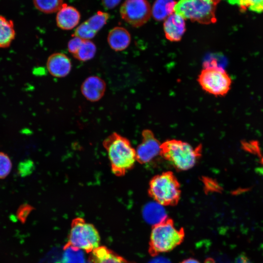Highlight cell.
Instances as JSON below:
<instances>
[{"label":"cell","mask_w":263,"mask_h":263,"mask_svg":"<svg viewBox=\"0 0 263 263\" xmlns=\"http://www.w3.org/2000/svg\"><path fill=\"white\" fill-rule=\"evenodd\" d=\"M80 15L78 11L72 6L63 4L56 17L57 26L60 29L69 30L79 23Z\"/></svg>","instance_id":"cell-13"},{"label":"cell","mask_w":263,"mask_h":263,"mask_svg":"<svg viewBox=\"0 0 263 263\" xmlns=\"http://www.w3.org/2000/svg\"><path fill=\"white\" fill-rule=\"evenodd\" d=\"M176 3L174 0H156L151 9L152 17L157 21L165 20L174 13Z\"/></svg>","instance_id":"cell-18"},{"label":"cell","mask_w":263,"mask_h":263,"mask_svg":"<svg viewBox=\"0 0 263 263\" xmlns=\"http://www.w3.org/2000/svg\"><path fill=\"white\" fill-rule=\"evenodd\" d=\"M88 263H93L91 259L89 261V262Z\"/></svg>","instance_id":"cell-32"},{"label":"cell","mask_w":263,"mask_h":263,"mask_svg":"<svg viewBox=\"0 0 263 263\" xmlns=\"http://www.w3.org/2000/svg\"><path fill=\"white\" fill-rule=\"evenodd\" d=\"M201 150V146L194 148L181 140H168L161 144L160 155L176 169L186 170L195 165Z\"/></svg>","instance_id":"cell-2"},{"label":"cell","mask_w":263,"mask_h":263,"mask_svg":"<svg viewBox=\"0 0 263 263\" xmlns=\"http://www.w3.org/2000/svg\"><path fill=\"white\" fill-rule=\"evenodd\" d=\"M217 3L213 0H179L176 2L174 13L185 19L201 24L215 23Z\"/></svg>","instance_id":"cell-4"},{"label":"cell","mask_w":263,"mask_h":263,"mask_svg":"<svg viewBox=\"0 0 263 263\" xmlns=\"http://www.w3.org/2000/svg\"><path fill=\"white\" fill-rule=\"evenodd\" d=\"M106 88L105 82L98 76L88 77L81 86V92L85 98L91 102L99 101L104 95Z\"/></svg>","instance_id":"cell-12"},{"label":"cell","mask_w":263,"mask_h":263,"mask_svg":"<svg viewBox=\"0 0 263 263\" xmlns=\"http://www.w3.org/2000/svg\"><path fill=\"white\" fill-rule=\"evenodd\" d=\"M197 81L204 91L216 96L226 95L232 84L227 72L216 65L206 66L199 74Z\"/></svg>","instance_id":"cell-5"},{"label":"cell","mask_w":263,"mask_h":263,"mask_svg":"<svg viewBox=\"0 0 263 263\" xmlns=\"http://www.w3.org/2000/svg\"><path fill=\"white\" fill-rule=\"evenodd\" d=\"M144 220L153 226L167 220V214L163 206L157 202L150 203L145 206L142 211Z\"/></svg>","instance_id":"cell-15"},{"label":"cell","mask_w":263,"mask_h":263,"mask_svg":"<svg viewBox=\"0 0 263 263\" xmlns=\"http://www.w3.org/2000/svg\"><path fill=\"white\" fill-rule=\"evenodd\" d=\"M213 0L217 4L220 1V0Z\"/></svg>","instance_id":"cell-31"},{"label":"cell","mask_w":263,"mask_h":263,"mask_svg":"<svg viewBox=\"0 0 263 263\" xmlns=\"http://www.w3.org/2000/svg\"><path fill=\"white\" fill-rule=\"evenodd\" d=\"M181 263H200L198 261L193 258L187 259L183 261Z\"/></svg>","instance_id":"cell-30"},{"label":"cell","mask_w":263,"mask_h":263,"mask_svg":"<svg viewBox=\"0 0 263 263\" xmlns=\"http://www.w3.org/2000/svg\"><path fill=\"white\" fill-rule=\"evenodd\" d=\"M120 13L126 22L135 27L145 24L151 15L147 0H126L120 7Z\"/></svg>","instance_id":"cell-8"},{"label":"cell","mask_w":263,"mask_h":263,"mask_svg":"<svg viewBox=\"0 0 263 263\" xmlns=\"http://www.w3.org/2000/svg\"><path fill=\"white\" fill-rule=\"evenodd\" d=\"M110 162L111 170L117 177H121L132 169L136 161V150L130 140L114 132L103 141Z\"/></svg>","instance_id":"cell-1"},{"label":"cell","mask_w":263,"mask_h":263,"mask_svg":"<svg viewBox=\"0 0 263 263\" xmlns=\"http://www.w3.org/2000/svg\"><path fill=\"white\" fill-rule=\"evenodd\" d=\"M148 263H171V262L165 257L157 256L151 259Z\"/></svg>","instance_id":"cell-28"},{"label":"cell","mask_w":263,"mask_h":263,"mask_svg":"<svg viewBox=\"0 0 263 263\" xmlns=\"http://www.w3.org/2000/svg\"><path fill=\"white\" fill-rule=\"evenodd\" d=\"M12 167L11 160L9 156L0 152V179L6 177L10 173Z\"/></svg>","instance_id":"cell-24"},{"label":"cell","mask_w":263,"mask_h":263,"mask_svg":"<svg viewBox=\"0 0 263 263\" xmlns=\"http://www.w3.org/2000/svg\"><path fill=\"white\" fill-rule=\"evenodd\" d=\"M32 209V207L28 204H24L20 206L18 210V216L19 218L22 220L25 219Z\"/></svg>","instance_id":"cell-26"},{"label":"cell","mask_w":263,"mask_h":263,"mask_svg":"<svg viewBox=\"0 0 263 263\" xmlns=\"http://www.w3.org/2000/svg\"><path fill=\"white\" fill-rule=\"evenodd\" d=\"M235 263H253L245 254H241L236 260Z\"/></svg>","instance_id":"cell-29"},{"label":"cell","mask_w":263,"mask_h":263,"mask_svg":"<svg viewBox=\"0 0 263 263\" xmlns=\"http://www.w3.org/2000/svg\"><path fill=\"white\" fill-rule=\"evenodd\" d=\"M109 18L108 13L99 11L90 18L86 22L90 27L97 33L104 26Z\"/></svg>","instance_id":"cell-22"},{"label":"cell","mask_w":263,"mask_h":263,"mask_svg":"<svg viewBox=\"0 0 263 263\" xmlns=\"http://www.w3.org/2000/svg\"><path fill=\"white\" fill-rule=\"evenodd\" d=\"M46 68L51 75L61 78L70 73L72 69V63L70 59L65 54L54 53L48 57Z\"/></svg>","instance_id":"cell-11"},{"label":"cell","mask_w":263,"mask_h":263,"mask_svg":"<svg viewBox=\"0 0 263 263\" xmlns=\"http://www.w3.org/2000/svg\"><path fill=\"white\" fill-rule=\"evenodd\" d=\"M96 32L93 30L86 21L79 25L75 30L74 36L83 40H90L94 37Z\"/></svg>","instance_id":"cell-23"},{"label":"cell","mask_w":263,"mask_h":263,"mask_svg":"<svg viewBox=\"0 0 263 263\" xmlns=\"http://www.w3.org/2000/svg\"><path fill=\"white\" fill-rule=\"evenodd\" d=\"M185 19L173 13L164 20L163 29L166 38L171 42L180 41L186 30Z\"/></svg>","instance_id":"cell-10"},{"label":"cell","mask_w":263,"mask_h":263,"mask_svg":"<svg viewBox=\"0 0 263 263\" xmlns=\"http://www.w3.org/2000/svg\"><path fill=\"white\" fill-rule=\"evenodd\" d=\"M183 237V231L167 219L153 226L150 238V248L157 253L169 252L179 245Z\"/></svg>","instance_id":"cell-6"},{"label":"cell","mask_w":263,"mask_h":263,"mask_svg":"<svg viewBox=\"0 0 263 263\" xmlns=\"http://www.w3.org/2000/svg\"><path fill=\"white\" fill-rule=\"evenodd\" d=\"M107 41L112 49L115 51H122L129 46L131 36L126 28L117 26L112 29L109 32Z\"/></svg>","instance_id":"cell-14"},{"label":"cell","mask_w":263,"mask_h":263,"mask_svg":"<svg viewBox=\"0 0 263 263\" xmlns=\"http://www.w3.org/2000/svg\"><path fill=\"white\" fill-rule=\"evenodd\" d=\"M96 52L95 44L90 40H83L77 52L73 56L81 61H86L92 59Z\"/></svg>","instance_id":"cell-19"},{"label":"cell","mask_w":263,"mask_h":263,"mask_svg":"<svg viewBox=\"0 0 263 263\" xmlns=\"http://www.w3.org/2000/svg\"><path fill=\"white\" fill-rule=\"evenodd\" d=\"M142 141L136 150V161L141 164L151 162L161 153V144L149 130H145L142 132Z\"/></svg>","instance_id":"cell-9"},{"label":"cell","mask_w":263,"mask_h":263,"mask_svg":"<svg viewBox=\"0 0 263 263\" xmlns=\"http://www.w3.org/2000/svg\"><path fill=\"white\" fill-rule=\"evenodd\" d=\"M92 253L91 260L93 263H129L105 246H99Z\"/></svg>","instance_id":"cell-17"},{"label":"cell","mask_w":263,"mask_h":263,"mask_svg":"<svg viewBox=\"0 0 263 263\" xmlns=\"http://www.w3.org/2000/svg\"><path fill=\"white\" fill-rule=\"evenodd\" d=\"M16 37V31L12 20L0 16V48H9Z\"/></svg>","instance_id":"cell-16"},{"label":"cell","mask_w":263,"mask_h":263,"mask_svg":"<svg viewBox=\"0 0 263 263\" xmlns=\"http://www.w3.org/2000/svg\"><path fill=\"white\" fill-rule=\"evenodd\" d=\"M84 40L74 37L71 39L68 43L67 48L68 51L73 56L76 54L81 45Z\"/></svg>","instance_id":"cell-25"},{"label":"cell","mask_w":263,"mask_h":263,"mask_svg":"<svg viewBox=\"0 0 263 263\" xmlns=\"http://www.w3.org/2000/svg\"><path fill=\"white\" fill-rule=\"evenodd\" d=\"M100 239L99 233L94 225L80 217L72 221L68 244L89 253L99 246Z\"/></svg>","instance_id":"cell-7"},{"label":"cell","mask_w":263,"mask_h":263,"mask_svg":"<svg viewBox=\"0 0 263 263\" xmlns=\"http://www.w3.org/2000/svg\"><path fill=\"white\" fill-rule=\"evenodd\" d=\"M148 192L156 202L163 206L175 205L180 198V185L172 172L166 171L152 178Z\"/></svg>","instance_id":"cell-3"},{"label":"cell","mask_w":263,"mask_h":263,"mask_svg":"<svg viewBox=\"0 0 263 263\" xmlns=\"http://www.w3.org/2000/svg\"><path fill=\"white\" fill-rule=\"evenodd\" d=\"M33 1L37 9L46 14L58 11L63 4V0H33Z\"/></svg>","instance_id":"cell-20"},{"label":"cell","mask_w":263,"mask_h":263,"mask_svg":"<svg viewBox=\"0 0 263 263\" xmlns=\"http://www.w3.org/2000/svg\"><path fill=\"white\" fill-rule=\"evenodd\" d=\"M231 4H237L242 10L248 9L256 13H263V0H228Z\"/></svg>","instance_id":"cell-21"},{"label":"cell","mask_w":263,"mask_h":263,"mask_svg":"<svg viewBox=\"0 0 263 263\" xmlns=\"http://www.w3.org/2000/svg\"><path fill=\"white\" fill-rule=\"evenodd\" d=\"M121 0H102V4L106 9H112L120 3Z\"/></svg>","instance_id":"cell-27"}]
</instances>
